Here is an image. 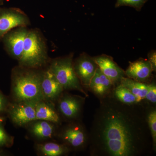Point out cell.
Returning a JSON list of instances; mask_svg holds the SVG:
<instances>
[{"mask_svg":"<svg viewBox=\"0 0 156 156\" xmlns=\"http://www.w3.org/2000/svg\"><path fill=\"white\" fill-rule=\"evenodd\" d=\"M147 106L128 105L112 95L100 101L89 131L92 156H141L152 149Z\"/></svg>","mask_w":156,"mask_h":156,"instance_id":"1","label":"cell"},{"mask_svg":"<svg viewBox=\"0 0 156 156\" xmlns=\"http://www.w3.org/2000/svg\"><path fill=\"white\" fill-rule=\"evenodd\" d=\"M14 71L12 93L16 102L37 103L43 99L41 89L43 73L23 67Z\"/></svg>","mask_w":156,"mask_h":156,"instance_id":"2","label":"cell"},{"mask_svg":"<svg viewBox=\"0 0 156 156\" xmlns=\"http://www.w3.org/2000/svg\"><path fill=\"white\" fill-rule=\"evenodd\" d=\"M47 47L38 31L29 30L24 41L22 56L19 60L21 67L34 69L41 67L48 61Z\"/></svg>","mask_w":156,"mask_h":156,"instance_id":"3","label":"cell"},{"mask_svg":"<svg viewBox=\"0 0 156 156\" xmlns=\"http://www.w3.org/2000/svg\"><path fill=\"white\" fill-rule=\"evenodd\" d=\"M49 69L65 91L76 90L83 94L86 97H89V94L81 85L75 72L72 54L53 59Z\"/></svg>","mask_w":156,"mask_h":156,"instance_id":"4","label":"cell"},{"mask_svg":"<svg viewBox=\"0 0 156 156\" xmlns=\"http://www.w3.org/2000/svg\"><path fill=\"white\" fill-rule=\"evenodd\" d=\"M56 134L61 143L71 151L84 150L89 147V131L82 120L66 122Z\"/></svg>","mask_w":156,"mask_h":156,"instance_id":"5","label":"cell"},{"mask_svg":"<svg viewBox=\"0 0 156 156\" xmlns=\"http://www.w3.org/2000/svg\"><path fill=\"white\" fill-rule=\"evenodd\" d=\"M86 98V96L73 95L63 91L56 101V108L61 119L66 122L82 120Z\"/></svg>","mask_w":156,"mask_h":156,"instance_id":"6","label":"cell"},{"mask_svg":"<svg viewBox=\"0 0 156 156\" xmlns=\"http://www.w3.org/2000/svg\"><path fill=\"white\" fill-rule=\"evenodd\" d=\"M73 66L81 85L85 90H88L90 81L98 68L93 57L82 53L73 61Z\"/></svg>","mask_w":156,"mask_h":156,"instance_id":"7","label":"cell"},{"mask_svg":"<svg viewBox=\"0 0 156 156\" xmlns=\"http://www.w3.org/2000/svg\"><path fill=\"white\" fill-rule=\"evenodd\" d=\"M27 15L19 9H10L0 13V39L11 30L30 24Z\"/></svg>","mask_w":156,"mask_h":156,"instance_id":"8","label":"cell"},{"mask_svg":"<svg viewBox=\"0 0 156 156\" xmlns=\"http://www.w3.org/2000/svg\"><path fill=\"white\" fill-rule=\"evenodd\" d=\"M32 102H16L9 108L11 121L15 125L23 126L36 120V105Z\"/></svg>","mask_w":156,"mask_h":156,"instance_id":"9","label":"cell"},{"mask_svg":"<svg viewBox=\"0 0 156 156\" xmlns=\"http://www.w3.org/2000/svg\"><path fill=\"white\" fill-rule=\"evenodd\" d=\"M98 67L110 79L115 87L119 85L126 77L125 71L115 62L111 56L105 54L93 57Z\"/></svg>","mask_w":156,"mask_h":156,"instance_id":"10","label":"cell"},{"mask_svg":"<svg viewBox=\"0 0 156 156\" xmlns=\"http://www.w3.org/2000/svg\"><path fill=\"white\" fill-rule=\"evenodd\" d=\"M125 71L126 77L140 83H149L153 80V69L147 59L140 58L129 62V66Z\"/></svg>","mask_w":156,"mask_h":156,"instance_id":"11","label":"cell"},{"mask_svg":"<svg viewBox=\"0 0 156 156\" xmlns=\"http://www.w3.org/2000/svg\"><path fill=\"white\" fill-rule=\"evenodd\" d=\"M114 88L111 81L98 67L90 81L88 91L100 101L111 95Z\"/></svg>","mask_w":156,"mask_h":156,"instance_id":"12","label":"cell"},{"mask_svg":"<svg viewBox=\"0 0 156 156\" xmlns=\"http://www.w3.org/2000/svg\"><path fill=\"white\" fill-rule=\"evenodd\" d=\"M28 31L26 27H20L5 35V43L9 53L18 61L22 56L24 41Z\"/></svg>","mask_w":156,"mask_h":156,"instance_id":"13","label":"cell"},{"mask_svg":"<svg viewBox=\"0 0 156 156\" xmlns=\"http://www.w3.org/2000/svg\"><path fill=\"white\" fill-rule=\"evenodd\" d=\"M41 89L44 100L54 103L65 91L49 69L43 73Z\"/></svg>","mask_w":156,"mask_h":156,"instance_id":"14","label":"cell"},{"mask_svg":"<svg viewBox=\"0 0 156 156\" xmlns=\"http://www.w3.org/2000/svg\"><path fill=\"white\" fill-rule=\"evenodd\" d=\"M36 120H44L61 126L62 119L53 102L42 100L36 105Z\"/></svg>","mask_w":156,"mask_h":156,"instance_id":"15","label":"cell"},{"mask_svg":"<svg viewBox=\"0 0 156 156\" xmlns=\"http://www.w3.org/2000/svg\"><path fill=\"white\" fill-rule=\"evenodd\" d=\"M30 123V131L37 139H50L56 134V127L58 126L56 124L41 120H36Z\"/></svg>","mask_w":156,"mask_h":156,"instance_id":"16","label":"cell"},{"mask_svg":"<svg viewBox=\"0 0 156 156\" xmlns=\"http://www.w3.org/2000/svg\"><path fill=\"white\" fill-rule=\"evenodd\" d=\"M36 148L39 154L45 156L66 155L71 151L62 144L51 142L38 144H37Z\"/></svg>","mask_w":156,"mask_h":156,"instance_id":"17","label":"cell"},{"mask_svg":"<svg viewBox=\"0 0 156 156\" xmlns=\"http://www.w3.org/2000/svg\"><path fill=\"white\" fill-rule=\"evenodd\" d=\"M120 84L129 89L137 98L140 103L144 104L146 95L148 91V83H140L130 78H122Z\"/></svg>","mask_w":156,"mask_h":156,"instance_id":"18","label":"cell"},{"mask_svg":"<svg viewBox=\"0 0 156 156\" xmlns=\"http://www.w3.org/2000/svg\"><path fill=\"white\" fill-rule=\"evenodd\" d=\"M112 95L116 100L125 104L133 105L140 104L136 96L121 84L115 87Z\"/></svg>","mask_w":156,"mask_h":156,"instance_id":"19","label":"cell"},{"mask_svg":"<svg viewBox=\"0 0 156 156\" xmlns=\"http://www.w3.org/2000/svg\"><path fill=\"white\" fill-rule=\"evenodd\" d=\"M147 119L149 129L151 136L153 151L156 150V106H147Z\"/></svg>","mask_w":156,"mask_h":156,"instance_id":"20","label":"cell"},{"mask_svg":"<svg viewBox=\"0 0 156 156\" xmlns=\"http://www.w3.org/2000/svg\"><path fill=\"white\" fill-rule=\"evenodd\" d=\"M144 103L147 106H156V84L154 79L151 83H148V91L146 95Z\"/></svg>","mask_w":156,"mask_h":156,"instance_id":"21","label":"cell"},{"mask_svg":"<svg viewBox=\"0 0 156 156\" xmlns=\"http://www.w3.org/2000/svg\"><path fill=\"white\" fill-rule=\"evenodd\" d=\"M148 1V0H117L115 7L118 8L122 6H129L139 11Z\"/></svg>","mask_w":156,"mask_h":156,"instance_id":"22","label":"cell"},{"mask_svg":"<svg viewBox=\"0 0 156 156\" xmlns=\"http://www.w3.org/2000/svg\"><path fill=\"white\" fill-rule=\"evenodd\" d=\"M11 138L6 133L2 127L0 126V146H3L11 144Z\"/></svg>","mask_w":156,"mask_h":156,"instance_id":"23","label":"cell"},{"mask_svg":"<svg viewBox=\"0 0 156 156\" xmlns=\"http://www.w3.org/2000/svg\"><path fill=\"white\" fill-rule=\"evenodd\" d=\"M148 60L152 66L153 72L156 71V53L155 50H152L148 54Z\"/></svg>","mask_w":156,"mask_h":156,"instance_id":"24","label":"cell"},{"mask_svg":"<svg viewBox=\"0 0 156 156\" xmlns=\"http://www.w3.org/2000/svg\"><path fill=\"white\" fill-rule=\"evenodd\" d=\"M7 100L3 94L0 92V113L5 111L7 108Z\"/></svg>","mask_w":156,"mask_h":156,"instance_id":"25","label":"cell"},{"mask_svg":"<svg viewBox=\"0 0 156 156\" xmlns=\"http://www.w3.org/2000/svg\"><path fill=\"white\" fill-rule=\"evenodd\" d=\"M3 121H4V119L2 117H0V125H1V123Z\"/></svg>","mask_w":156,"mask_h":156,"instance_id":"26","label":"cell"},{"mask_svg":"<svg viewBox=\"0 0 156 156\" xmlns=\"http://www.w3.org/2000/svg\"><path fill=\"white\" fill-rule=\"evenodd\" d=\"M3 1L4 0H0V4L3 2Z\"/></svg>","mask_w":156,"mask_h":156,"instance_id":"27","label":"cell"}]
</instances>
